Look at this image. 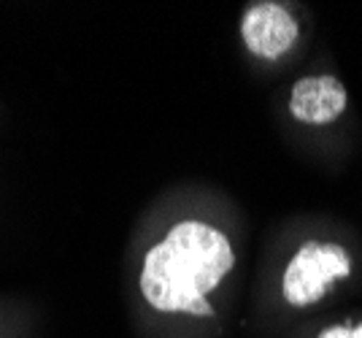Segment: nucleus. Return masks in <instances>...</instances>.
I'll return each mask as SVG.
<instances>
[{
  "label": "nucleus",
  "mask_w": 362,
  "mask_h": 338,
  "mask_svg": "<svg viewBox=\"0 0 362 338\" xmlns=\"http://www.w3.org/2000/svg\"><path fill=\"white\" fill-rule=\"evenodd\" d=\"M241 35L257 57L276 60L298 41V22L279 3H255L243 14Z\"/></svg>",
  "instance_id": "obj_3"
},
{
  "label": "nucleus",
  "mask_w": 362,
  "mask_h": 338,
  "mask_svg": "<svg viewBox=\"0 0 362 338\" xmlns=\"http://www.w3.org/2000/svg\"><path fill=\"white\" fill-rule=\"evenodd\" d=\"M233 246L219 231L203 222H179L157 246H151L141 292L157 311H189L209 317L206 295L230 274Z\"/></svg>",
  "instance_id": "obj_1"
},
{
  "label": "nucleus",
  "mask_w": 362,
  "mask_h": 338,
  "mask_svg": "<svg viewBox=\"0 0 362 338\" xmlns=\"http://www.w3.org/2000/svg\"><path fill=\"white\" fill-rule=\"evenodd\" d=\"M319 338H362V325H357V327H327Z\"/></svg>",
  "instance_id": "obj_5"
},
{
  "label": "nucleus",
  "mask_w": 362,
  "mask_h": 338,
  "mask_svg": "<svg viewBox=\"0 0 362 338\" xmlns=\"http://www.w3.org/2000/svg\"><path fill=\"white\" fill-rule=\"evenodd\" d=\"M346 108V90L335 76L300 78L289 95V111L308 124H327Z\"/></svg>",
  "instance_id": "obj_4"
},
{
  "label": "nucleus",
  "mask_w": 362,
  "mask_h": 338,
  "mask_svg": "<svg viewBox=\"0 0 362 338\" xmlns=\"http://www.w3.org/2000/svg\"><path fill=\"white\" fill-rule=\"evenodd\" d=\"M351 274V260L338 244H308L289 260L284 271V298L292 306H311L335 279Z\"/></svg>",
  "instance_id": "obj_2"
}]
</instances>
